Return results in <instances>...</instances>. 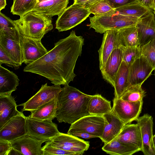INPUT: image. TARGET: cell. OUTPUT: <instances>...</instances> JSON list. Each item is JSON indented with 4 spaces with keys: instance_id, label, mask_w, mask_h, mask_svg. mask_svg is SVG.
I'll use <instances>...</instances> for the list:
<instances>
[{
    "instance_id": "7a4b0ae2",
    "label": "cell",
    "mask_w": 155,
    "mask_h": 155,
    "mask_svg": "<svg viewBox=\"0 0 155 155\" xmlns=\"http://www.w3.org/2000/svg\"><path fill=\"white\" fill-rule=\"evenodd\" d=\"M92 96L68 84L65 85L57 97V120L71 124L90 114L88 107Z\"/></svg>"
},
{
    "instance_id": "e0dca14e",
    "label": "cell",
    "mask_w": 155,
    "mask_h": 155,
    "mask_svg": "<svg viewBox=\"0 0 155 155\" xmlns=\"http://www.w3.org/2000/svg\"><path fill=\"white\" fill-rule=\"evenodd\" d=\"M118 30H110L104 33L102 44L98 51L100 70L104 68L113 51L116 48L122 47L117 38Z\"/></svg>"
},
{
    "instance_id": "83f0119b",
    "label": "cell",
    "mask_w": 155,
    "mask_h": 155,
    "mask_svg": "<svg viewBox=\"0 0 155 155\" xmlns=\"http://www.w3.org/2000/svg\"><path fill=\"white\" fill-rule=\"evenodd\" d=\"M111 102L106 100L101 95H92L89 107L90 114L103 116L111 111Z\"/></svg>"
},
{
    "instance_id": "603a6c76",
    "label": "cell",
    "mask_w": 155,
    "mask_h": 155,
    "mask_svg": "<svg viewBox=\"0 0 155 155\" xmlns=\"http://www.w3.org/2000/svg\"><path fill=\"white\" fill-rule=\"evenodd\" d=\"M12 95H0V128L11 119L20 113Z\"/></svg>"
},
{
    "instance_id": "4fadbf2b",
    "label": "cell",
    "mask_w": 155,
    "mask_h": 155,
    "mask_svg": "<svg viewBox=\"0 0 155 155\" xmlns=\"http://www.w3.org/2000/svg\"><path fill=\"white\" fill-rule=\"evenodd\" d=\"M20 33L23 63L27 65L31 64L40 59L48 52L42 45L41 40L28 38Z\"/></svg>"
},
{
    "instance_id": "484cf974",
    "label": "cell",
    "mask_w": 155,
    "mask_h": 155,
    "mask_svg": "<svg viewBox=\"0 0 155 155\" xmlns=\"http://www.w3.org/2000/svg\"><path fill=\"white\" fill-rule=\"evenodd\" d=\"M57 97L41 106L37 110L31 112L29 116L39 120L52 121L57 116Z\"/></svg>"
},
{
    "instance_id": "6da1fadb",
    "label": "cell",
    "mask_w": 155,
    "mask_h": 155,
    "mask_svg": "<svg viewBox=\"0 0 155 155\" xmlns=\"http://www.w3.org/2000/svg\"><path fill=\"white\" fill-rule=\"evenodd\" d=\"M84 42L83 37L72 30L68 36L55 43L45 55L27 64L23 71L45 77L54 85L68 84L76 76L74 69Z\"/></svg>"
},
{
    "instance_id": "f35d334b",
    "label": "cell",
    "mask_w": 155,
    "mask_h": 155,
    "mask_svg": "<svg viewBox=\"0 0 155 155\" xmlns=\"http://www.w3.org/2000/svg\"><path fill=\"white\" fill-rule=\"evenodd\" d=\"M113 9L117 8L130 4L137 1L136 0H106Z\"/></svg>"
},
{
    "instance_id": "816d5d0a",
    "label": "cell",
    "mask_w": 155,
    "mask_h": 155,
    "mask_svg": "<svg viewBox=\"0 0 155 155\" xmlns=\"http://www.w3.org/2000/svg\"></svg>"
},
{
    "instance_id": "7402d4cb",
    "label": "cell",
    "mask_w": 155,
    "mask_h": 155,
    "mask_svg": "<svg viewBox=\"0 0 155 155\" xmlns=\"http://www.w3.org/2000/svg\"><path fill=\"white\" fill-rule=\"evenodd\" d=\"M69 0H49L38 3L32 11L52 17L59 15L67 8Z\"/></svg>"
},
{
    "instance_id": "d590c367",
    "label": "cell",
    "mask_w": 155,
    "mask_h": 155,
    "mask_svg": "<svg viewBox=\"0 0 155 155\" xmlns=\"http://www.w3.org/2000/svg\"><path fill=\"white\" fill-rule=\"evenodd\" d=\"M140 48L142 55L155 68V37Z\"/></svg>"
},
{
    "instance_id": "3957f363",
    "label": "cell",
    "mask_w": 155,
    "mask_h": 155,
    "mask_svg": "<svg viewBox=\"0 0 155 155\" xmlns=\"http://www.w3.org/2000/svg\"><path fill=\"white\" fill-rule=\"evenodd\" d=\"M14 21L20 32L30 38L41 40L53 28L52 17L31 11Z\"/></svg>"
},
{
    "instance_id": "9a60e30c",
    "label": "cell",
    "mask_w": 155,
    "mask_h": 155,
    "mask_svg": "<svg viewBox=\"0 0 155 155\" xmlns=\"http://www.w3.org/2000/svg\"><path fill=\"white\" fill-rule=\"evenodd\" d=\"M0 47L15 63L21 65L23 59L20 32L15 35L0 34Z\"/></svg>"
},
{
    "instance_id": "4dcf8cb0",
    "label": "cell",
    "mask_w": 155,
    "mask_h": 155,
    "mask_svg": "<svg viewBox=\"0 0 155 155\" xmlns=\"http://www.w3.org/2000/svg\"><path fill=\"white\" fill-rule=\"evenodd\" d=\"M38 1V0H14L11 12L14 15L21 17L32 11Z\"/></svg>"
},
{
    "instance_id": "f1b7e54d",
    "label": "cell",
    "mask_w": 155,
    "mask_h": 155,
    "mask_svg": "<svg viewBox=\"0 0 155 155\" xmlns=\"http://www.w3.org/2000/svg\"><path fill=\"white\" fill-rule=\"evenodd\" d=\"M117 38L121 47L139 46L138 38L136 25L118 30Z\"/></svg>"
},
{
    "instance_id": "ab89813d",
    "label": "cell",
    "mask_w": 155,
    "mask_h": 155,
    "mask_svg": "<svg viewBox=\"0 0 155 155\" xmlns=\"http://www.w3.org/2000/svg\"><path fill=\"white\" fill-rule=\"evenodd\" d=\"M12 148L11 142L0 139V155H8Z\"/></svg>"
},
{
    "instance_id": "c3c4849f",
    "label": "cell",
    "mask_w": 155,
    "mask_h": 155,
    "mask_svg": "<svg viewBox=\"0 0 155 155\" xmlns=\"http://www.w3.org/2000/svg\"><path fill=\"white\" fill-rule=\"evenodd\" d=\"M48 0H38V3L44 2L48 1Z\"/></svg>"
},
{
    "instance_id": "44dd1931",
    "label": "cell",
    "mask_w": 155,
    "mask_h": 155,
    "mask_svg": "<svg viewBox=\"0 0 155 155\" xmlns=\"http://www.w3.org/2000/svg\"><path fill=\"white\" fill-rule=\"evenodd\" d=\"M103 116L107 123L103 134L99 138L104 143H106L117 137L125 124L112 111Z\"/></svg>"
},
{
    "instance_id": "277c9868",
    "label": "cell",
    "mask_w": 155,
    "mask_h": 155,
    "mask_svg": "<svg viewBox=\"0 0 155 155\" xmlns=\"http://www.w3.org/2000/svg\"><path fill=\"white\" fill-rule=\"evenodd\" d=\"M139 18L116 13L100 16L89 17L90 24L87 26L95 32L104 33L110 30H119L135 25Z\"/></svg>"
},
{
    "instance_id": "d4e9b609",
    "label": "cell",
    "mask_w": 155,
    "mask_h": 155,
    "mask_svg": "<svg viewBox=\"0 0 155 155\" xmlns=\"http://www.w3.org/2000/svg\"><path fill=\"white\" fill-rule=\"evenodd\" d=\"M129 76V66L122 61L115 78L114 97L120 98L127 88Z\"/></svg>"
},
{
    "instance_id": "52a82bcc",
    "label": "cell",
    "mask_w": 155,
    "mask_h": 155,
    "mask_svg": "<svg viewBox=\"0 0 155 155\" xmlns=\"http://www.w3.org/2000/svg\"><path fill=\"white\" fill-rule=\"evenodd\" d=\"M107 123L103 116L87 115L71 124L68 133L72 131L84 132L100 138L103 134Z\"/></svg>"
},
{
    "instance_id": "8d00e7d4",
    "label": "cell",
    "mask_w": 155,
    "mask_h": 155,
    "mask_svg": "<svg viewBox=\"0 0 155 155\" xmlns=\"http://www.w3.org/2000/svg\"><path fill=\"white\" fill-rule=\"evenodd\" d=\"M43 155H79L75 152L65 150L51 145L47 141L45 145L42 147Z\"/></svg>"
},
{
    "instance_id": "ba28073f",
    "label": "cell",
    "mask_w": 155,
    "mask_h": 155,
    "mask_svg": "<svg viewBox=\"0 0 155 155\" xmlns=\"http://www.w3.org/2000/svg\"><path fill=\"white\" fill-rule=\"evenodd\" d=\"M143 101H130L114 97L112 112L125 124L130 123L139 117Z\"/></svg>"
},
{
    "instance_id": "cb8c5ba5",
    "label": "cell",
    "mask_w": 155,
    "mask_h": 155,
    "mask_svg": "<svg viewBox=\"0 0 155 155\" xmlns=\"http://www.w3.org/2000/svg\"><path fill=\"white\" fill-rule=\"evenodd\" d=\"M19 81L15 74L0 65V95H11L17 89Z\"/></svg>"
},
{
    "instance_id": "60d3db41",
    "label": "cell",
    "mask_w": 155,
    "mask_h": 155,
    "mask_svg": "<svg viewBox=\"0 0 155 155\" xmlns=\"http://www.w3.org/2000/svg\"><path fill=\"white\" fill-rule=\"evenodd\" d=\"M67 133L75 137H79L85 139L97 137L90 134L82 132L72 131Z\"/></svg>"
},
{
    "instance_id": "d6986e66",
    "label": "cell",
    "mask_w": 155,
    "mask_h": 155,
    "mask_svg": "<svg viewBox=\"0 0 155 155\" xmlns=\"http://www.w3.org/2000/svg\"><path fill=\"white\" fill-rule=\"evenodd\" d=\"M123 61L122 47L115 49L108 58L104 68L101 70L103 79L114 86L116 74Z\"/></svg>"
},
{
    "instance_id": "8fae6325",
    "label": "cell",
    "mask_w": 155,
    "mask_h": 155,
    "mask_svg": "<svg viewBox=\"0 0 155 155\" xmlns=\"http://www.w3.org/2000/svg\"><path fill=\"white\" fill-rule=\"evenodd\" d=\"M26 120L21 111L11 119L0 128V139L11 142L27 134Z\"/></svg>"
},
{
    "instance_id": "2e32d148",
    "label": "cell",
    "mask_w": 155,
    "mask_h": 155,
    "mask_svg": "<svg viewBox=\"0 0 155 155\" xmlns=\"http://www.w3.org/2000/svg\"><path fill=\"white\" fill-rule=\"evenodd\" d=\"M141 48L155 37V16L152 11L139 18L136 25Z\"/></svg>"
},
{
    "instance_id": "8992f818",
    "label": "cell",
    "mask_w": 155,
    "mask_h": 155,
    "mask_svg": "<svg viewBox=\"0 0 155 155\" xmlns=\"http://www.w3.org/2000/svg\"><path fill=\"white\" fill-rule=\"evenodd\" d=\"M27 134L43 143L51 140L58 135L57 124L50 120H40L26 117Z\"/></svg>"
},
{
    "instance_id": "4316f807",
    "label": "cell",
    "mask_w": 155,
    "mask_h": 155,
    "mask_svg": "<svg viewBox=\"0 0 155 155\" xmlns=\"http://www.w3.org/2000/svg\"><path fill=\"white\" fill-rule=\"evenodd\" d=\"M102 149L107 153L112 155H132L140 151L139 148L122 143L116 138L104 143Z\"/></svg>"
},
{
    "instance_id": "f546056e",
    "label": "cell",
    "mask_w": 155,
    "mask_h": 155,
    "mask_svg": "<svg viewBox=\"0 0 155 155\" xmlns=\"http://www.w3.org/2000/svg\"><path fill=\"white\" fill-rule=\"evenodd\" d=\"M115 10L116 13L139 18L152 11L137 1Z\"/></svg>"
},
{
    "instance_id": "f6af8a7d",
    "label": "cell",
    "mask_w": 155,
    "mask_h": 155,
    "mask_svg": "<svg viewBox=\"0 0 155 155\" xmlns=\"http://www.w3.org/2000/svg\"><path fill=\"white\" fill-rule=\"evenodd\" d=\"M21 155V154L20 153L18 152L15 149H14L12 147L8 154V155Z\"/></svg>"
},
{
    "instance_id": "ee69618b",
    "label": "cell",
    "mask_w": 155,
    "mask_h": 155,
    "mask_svg": "<svg viewBox=\"0 0 155 155\" xmlns=\"http://www.w3.org/2000/svg\"><path fill=\"white\" fill-rule=\"evenodd\" d=\"M6 5V0H0V11L5 8Z\"/></svg>"
},
{
    "instance_id": "d6a6232c",
    "label": "cell",
    "mask_w": 155,
    "mask_h": 155,
    "mask_svg": "<svg viewBox=\"0 0 155 155\" xmlns=\"http://www.w3.org/2000/svg\"><path fill=\"white\" fill-rule=\"evenodd\" d=\"M146 92L141 85L136 84L131 86L125 91L120 98L122 100L132 102L143 101Z\"/></svg>"
},
{
    "instance_id": "5bb4252c",
    "label": "cell",
    "mask_w": 155,
    "mask_h": 155,
    "mask_svg": "<svg viewBox=\"0 0 155 155\" xmlns=\"http://www.w3.org/2000/svg\"><path fill=\"white\" fill-rule=\"evenodd\" d=\"M135 121L141 131L142 142L141 151L144 155H155L153 141V117L148 114H145Z\"/></svg>"
},
{
    "instance_id": "7bdbcfd3",
    "label": "cell",
    "mask_w": 155,
    "mask_h": 155,
    "mask_svg": "<svg viewBox=\"0 0 155 155\" xmlns=\"http://www.w3.org/2000/svg\"><path fill=\"white\" fill-rule=\"evenodd\" d=\"M137 1L143 6L152 10V0H136Z\"/></svg>"
},
{
    "instance_id": "5b68a950",
    "label": "cell",
    "mask_w": 155,
    "mask_h": 155,
    "mask_svg": "<svg viewBox=\"0 0 155 155\" xmlns=\"http://www.w3.org/2000/svg\"><path fill=\"white\" fill-rule=\"evenodd\" d=\"M90 14L88 8L79 4H73L58 16L55 28L59 32L70 30L86 19Z\"/></svg>"
},
{
    "instance_id": "7c38bea8",
    "label": "cell",
    "mask_w": 155,
    "mask_h": 155,
    "mask_svg": "<svg viewBox=\"0 0 155 155\" xmlns=\"http://www.w3.org/2000/svg\"><path fill=\"white\" fill-rule=\"evenodd\" d=\"M154 69L143 56L141 55L138 58L129 66L127 88L134 85H142L151 75Z\"/></svg>"
},
{
    "instance_id": "f907efd6",
    "label": "cell",
    "mask_w": 155,
    "mask_h": 155,
    "mask_svg": "<svg viewBox=\"0 0 155 155\" xmlns=\"http://www.w3.org/2000/svg\"><path fill=\"white\" fill-rule=\"evenodd\" d=\"M153 13H154V14H155V11H153Z\"/></svg>"
},
{
    "instance_id": "9c48e42d",
    "label": "cell",
    "mask_w": 155,
    "mask_h": 155,
    "mask_svg": "<svg viewBox=\"0 0 155 155\" xmlns=\"http://www.w3.org/2000/svg\"><path fill=\"white\" fill-rule=\"evenodd\" d=\"M61 85L42 84L39 90L26 102L18 106L23 107L21 111L35 110L58 97L62 89Z\"/></svg>"
},
{
    "instance_id": "1f68e13d",
    "label": "cell",
    "mask_w": 155,
    "mask_h": 155,
    "mask_svg": "<svg viewBox=\"0 0 155 155\" xmlns=\"http://www.w3.org/2000/svg\"><path fill=\"white\" fill-rule=\"evenodd\" d=\"M90 13L94 16H100L115 13V10L112 8L106 0H98L86 7Z\"/></svg>"
},
{
    "instance_id": "ffe728a7",
    "label": "cell",
    "mask_w": 155,
    "mask_h": 155,
    "mask_svg": "<svg viewBox=\"0 0 155 155\" xmlns=\"http://www.w3.org/2000/svg\"><path fill=\"white\" fill-rule=\"evenodd\" d=\"M123 143L137 147L142 151V142L140 128L137 124H125L116 138Z\"/></svg>"
},
{
    "instance_id": "bcb514c9",
    "label": "cell",
    "mask_w": 155,
    "mask_h": 155,
    "mask_svg": "<svg viewBox=\"0 0 155 155\" xmlns=\"http://www.w3.org/2000/svg\"><path fill=\"white\" fill-rule=\"evenodd\" d=\"M153 5H152V10L153 11L155 10V0H152Z\"/></svg>"
},
{
    "instance_id": "ac0fdd59",
    "label": "cell",
    "mask_w": 155,
    "mask_h": 155,
    "mask_svg": "<svg viewBox=\"0 0 155 155\" xmlns=\"http://www.w3.org/2000/svg\"><path fill=\"white\" fill-rule=\"evenodd\" d=\"M12 147L21 155H43L42 141L27 134L11 142Z\"/></svg>"
},
{
    "instance_id": "681fc988",
    "label": "cell",
    "mask_w": 155,
    "mask_h": 155,
    "mask_svg": "<svg viewBox=\"0 0 155 155\" xmlns=\"http://www.w3.org/2000/svg\"><path fill=\"white\" fill-rule=\"evenodd\" d=\"M154 76H155V68L154 69Z\"/></svg>"
},
{
    "instance_id": "30bf717a",
    "label": "cell",
    "mask_w": 155,
    "mask_h": 155,
    "mask_svg": "<svg viewBox=\"0 0 155 155\" xmlns=\"http://www.w3.org/2000/svg\"><path fill=\"white\" fill-rule=\"evenodd\" d=\"M52 146L65 150L82 155L88 149L89 142L85 141L78 137L62 133L48 141Z\"/></svg>"
},
{
    "instance_id": "e575fe53",
    "label": "cell",
    "mask_w": 155,
    "mask_h": 155,
    "mask_svg": "<svg viewBox=\"0 0 155 155\" xmlns=\"http://www.w3.org/2000/svg\"><path fill=\"white\" fill-rule=\"evenodd\" d=\"M123 61L129 66L142 55L139 46L122 47Z\"/></svg>"
},
{
    "instance_id": "7dc6e473",
    "label": "cell",
    "mask_w": 155,
    "mask_h": 155,
    "mask_svg": "<svg viewBox=\"0 0 155 155\" xmlns=\"http://www.w3.org/2000/svg\"><path fill=\"white\" fill-rule=\"evenodd\" d=\"M153 143L154 146V148L155 149V134L153 136Z\"/></svg>"
},
{
    "instance_id": "74e56055",
    "label": "cell",
    "mask_w": 155,
    "mask_h": 155,
    "mask_svg": "<svg viewBox=\"0 0 155 155\" xmlns=\"http://www.w3.org/2000/svg\"><path fill=\"white\" fill-rule=\"evenodd\" d=\"M2 64L9 65L14 67L15 69L18 68L20 66L13 61L3 49L0 47V65Z\"/></svg>"
},
{
    "instance_id": "836d02e7",
    "label": "cell",
    "mask_w": 155,
    "mask_h": 155,
    "mask_svg": "<svg viewBox=\"0 0 155 155\" xmlns=\"http://www.w3.org/2000/svg\"><path fill=\"white\" fill-rule=\"evenodd\" d=\"M18 31L14 20L0 12V34L13 35Z\"/></svg>"
},
{
    "instance_id": "b9f144b4",
    "label": "cell",
    "mask_w": 155,
    "mask_h": 155,
    "mask_svg": "<svg viewBox=\"0 0 155 155\" xmlns=\"http://www.w3.org/2000/svg\"><path fill=\"white\" fill-rule=\"evenodd\" d=\"M98 0H74V4H78L85 8Z\"/></svg>"
}]
</instances>
